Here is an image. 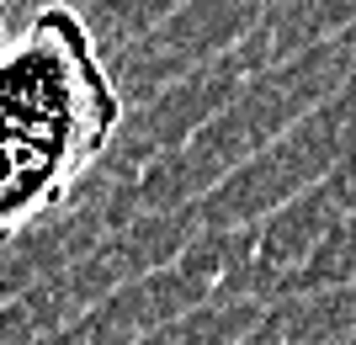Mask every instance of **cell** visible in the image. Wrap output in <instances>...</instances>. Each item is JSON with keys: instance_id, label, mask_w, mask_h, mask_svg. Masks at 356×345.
Segmentation results:
<instances>
[{"instance_id": "cell-2", "label": "cell", "mask_w": 356, "mask_h": 345, "mask_svg": "<svg viewBox=\"0 0 356 345\" xmlns=\"http://www.w3.org/2000/svg\"><path fill=\"white\" fill-rule=\"evenodd\" d=\"M0 16H6V0H0Z\"/></svg>"}, {"instance_id": "cell-1", "label": "cell", "mask_w": 356, "mask_h": 345, "mask_svg": "<svg viewBox=\"0 0 356 345\" xmlns=\"http://www.w3.org/2000/svg\"><path fill=\"white\" fill-rule=\"evenodd\" d=\"M122 122L86 16L43 6L0 48V244L80 186Z\"/></svg>"}]
</instances>
